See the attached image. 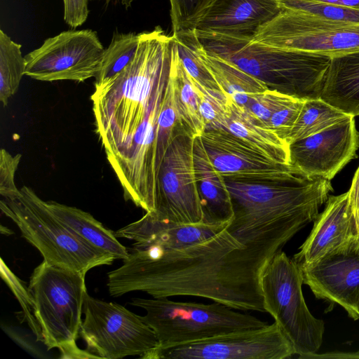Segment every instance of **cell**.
Instances as JSON below:
<instances>
[{"mask_svg": "<svg viewBox=\"0 0 359 359\" xmlns=\"http://www.w3.org/2000/svg\"><path fill=\"white\" fill-rule=\"evenodd\" d=\"M314 295L359 320V240L353 237L316 262L298 266Z\"/></svg>", "mask_w": 359, "mask_h": 359, "instance_id": "15", "label": "cell"}, {"mask_svg": "<svg viewBox=\"0 0 359 359\" xmlns=\"http://www.w3.org/2000/svg\"><path fill=\"white\" fill-rule=\"evenodd\" d=\"M351 210L355 221L358 237L359 236V166L354 175L350 189L348 191Z\"/></svg>", "mask_w": 359, "mask_h": 359, "instance_id": "39", "label": "cell"}, {"mask_svg": "<svg viewBox=\"0 0 359 359\" xmlns=\"http://www.w3.org/2000/svg\"><path fill=\"white\" fill-rule=\"evenodd\" d=\"M294 99L295 97L267 89L254 96L245 109L255 121L265 127L274 113Z\"/></svg>", "mask_w": 359, "mask_h": 359, "instance_id": "35", "label": "cell"}, {"mask_svg": "<svg viewBox=\"0 0 359 359\" xmlns=\"http://www.w3.org/2000/svg\"><path fill=\"white\" fill-rule=\"evenodd\" d=\"M358 240H359V236L358 237Z\"/></svg>", "mask_w": 359, "mask_h": 359, "instance_id": "44", "label": "cell"}, {"mask_svg": "<svg viewBox=\"0 0 359 359\" xmlns=\"http://www.w3.org/2000/svg\"><path fill=\"white\" fill-rule=\"evenodd\" d=\"M359 147L354 117L348 116L317 133L289 144V163L299 176L331 180Z\"/></svg>", "mask_w": 359, "mask_h": 359, "instance_id": "14", "label": "cell"}, {"mask_svg": "<svg viewBox=\"0 0 359 359\" xmlns=\"http://www.w3.org/2000/svg\"><path fill=\"white\" fill-rule=\"evenodd\" d=\"M85 276L79 272L43 261L29 280L34 315L47 350L57 348L62 358H100L79 348L81 315L86 291Z\"/></svg>", "mask_w": 359, "mask_h": 359, "instance_id": "5", "label": "cell"}, {"mask_svg": "<svg viewBox=\"0 0 359 359\" xmlns=\"http://www.w3.org/2000/svg\"><path fill=\"white\" fill-rule=\"evenodd\" d=\"M90 0H63L64 20L72 28L82 25L86 20Z\"/></svg>", "mask_w": 359, "mask_h": 359, "instance_id": "38", "label": "cell"}, {"mask_svg": "<svg viewBox=\"0 0 359 359\" xmlns=\"http://www.w3.org/2000/svg\"><path fill=\"white\" fill-rule=\"evenodd\" d=\"M358 236L348 192L328 196L309 236L292 259L298 266L311 264L353 237Z\"/></svg>", "mask_w": 359, "mask_h": 359, "instance_id": "18", "label": "cell"}, {"mask_svg": "<svg viewBox=\"0 0 359 359\" xmlns=\"http://www.w3.org/2000/svg\"><path fill=\"white\" fill-rule=\"evenodd\" d=\"M173 83L180 127L191 137H199L205 130L199 97L195 82L182 66L178 52L175 60Z\"/></svg>", "mask_w": 359, "mask_h": 359, "instance_id": "25", "label": "cell"}, {"mask_svg": "<svg viewBox=\"0 0 359 359\" xmlns=\"http://www.w3.org/2000/svg\"><path fill=\"white\" fill-rule=\"evenodd\" d=\"M140 34L133 32L114 34L111 43L104 49L95 86H101L114 79L133 61L137 53Z\"/></svg>", "mask_w": 359, "mask_h": 359, "instance_id": "27", "label": "cell"}, {"mask_svg": "<svg viewBox=\"0 0 359 359\" xmlns=\"http://www.w3.org/2000/svg\"><path fill=\"white\" fill-rule=\"evenodd\" d=\"M130 304L146 311V315L140 318L157 338L158 346L156 349L268 325L267 322L253 316L235 311L233 309L215 302L205 304L175 302L168 297H153L133 298Z\"/></svg>", "mask_w": 359, "mask_h": 359, "instance_id": "7", "label": "cell"}, {"mask_svg": "<svg viewBox=\"0 0 359 359\" xmlns=\"http://www.w3.org/2000/svg\"><path fill=\"white\" fill-rule=\"evenodd\" d=\"M104 52L91 29L62 32L25 56V75L41 81L83 82L97 76Z\"/></svg>", "mask_w": 359, "mask_h": 359, "instance_id": "11", "label": "cell"}, {"mask_svg": "<svg viewBox=\"0 0 359 359\" xmlns=\"http://www.w3.org/2000/svg\"><path fill=\"white\" fill-rule=\"evenodd\" d=\"M260 283L265 311L274 318L295 354L305 359L316 353L323 342L325 323L306 306L302 276L295 262L280 251L264 269Z\"/></svg>", "mask_w": 359, "mask_h": 359, "instance_id": "8", "label": "cell"}, {"mask_svg": "<svg viewBox=\"0 0 359 359\" xmlns=\"http://www.w3.org/2000/svg\"><path fill=\"white\" fill-rule=\"evenodd\" d=\"M194 82L199 97L200 112L205 125V130L224 128L229 97L221 90H210L195 81Z\"/></svg>", "mask_w": 359, "mask_h": 359, "instance_id": "31", "label": "cell"}, {"mask_svg": "<svg viewBox=\"0 0 359 359\" xmlns=\"http://www.w3.org/2000/svg\"><path fill=\"white\" fill-rule=\"evenodd\" d=\"M133 61L91 95L96 133L126 200L156 209L157 125L177 45L160 26L139 33Z\"/></svg>", "mask_w": 359, "mask_h": 359, "instance_id": "2", "label": "cell"}, {"mask_svg": "<svg viewBox=\"0 0 359 359\" xmlns=\"http://www.w3.org/2000/svg\"><path fill=\"white\" fill-rule=\"evenodd\" d=\"M304 101L297 98L294 99L274 113L265 127L285 141L298 118Z\"/></svg>", "mask_w": 359, "mask_h": 359, "instance_id": "37", "label": "cell"}, {"mask_svg": "<svg viewBox=\"0 0 359 359\" xmlns=\"http://www.w3.org/2000/svg\"><path fill=\"white\" fill-rule=\"evenodd\" d=\"M228 224H180L146 212L139 220L115 231V235L138 245L174 249L201 242L224 229Z\"/></svg>", "mask_w": 359, "mask_h": 359, "instance_id": "19", "label": "cell"}, {"mask_svg": "<svg viewBox=\"0 0 359 359\" xmlns=\"http://www.w3.org/2000/svg\"><path fill=\"white\" fill-rule=\"evenodd\" d=\"M177 53V48L174 57L172 69L168 81L164 96L162 100L157 125V168L159 171L160 165L165 153L175 135L182 130L180 121L174 96V65ZM183 131V130H182Z\"/></svg>", "mask_w": 359, "mask_h": 359, "instance_id": "30", "label": "cell"}, {"mask_svg": "<svg viewBox=\"0 0 359 359\" xmlns=\"http://www.w3.org/2000/svg\"><path fill=\"white\" fill-rule=\"evenodd\" d=\"M25 59L21 45L14 42L0 30V100L7 105L9 98L18 90L25 75Z\"/></svg>", "mask_w": 359, "mask_h": 359, "instance_id": "28", "label": "cell"}, {"mask_svg": "<svg viewBox=\"0 0 359 359\" xmlns=\"http://www.w3.org/2000/svg\"><path fill=\"white\" fill-rule=\"evenodd\" d=\"M53 215L90 245L111 255L115 259H126L129 251L115 232L106 228L90 213L54 201H46Z\"/></svg>", "mask_w": 359, "mask_h": 359, "instance_id": "22", "label": "cell"}, {"mask_svg": "<svg viewBox=\"0 0 359 359\" xmlns=\"http://www.w3.org/2000/svg\"><path fill=\"white\" fill-rule=\"evenodd\" d=\"M319 359V358H359V351L355 352H331L326 353H313L306 357L305 359Z\"/></svg>", "mask_w": 359, "mask_h": 359, "instance_id": "40", "label": "cell"}, {"mask_svg": "<svg viewBox=\"0 0 359 359\" xmlns=\"http://www.w3.org/2000/svg\"><path fill=\"white\" fill-rule=\"evenodd\" d=\"M323 4L339 5L353 8H359V0H302Z\"/></svg>", "mask_w": 359, "mask_h": 359, "instance_id": "41", "label": "cell"}, {"mask_svg": "<svg viewBox=\"0 0 359 359\" xmlns=\"http://www.w3.org/2000/svg\"><path fill=\"white\" fill-rule=\"evenodd\" d=\"M350 116L330 105L320 97L304 101L298 118L287 135L288 145L317 133Z\"/></svg>", "mask_w": 359, "mask_h": 359, "instance_id": "26", "label": "cell"}, {"mask_svg": "<svg viewBox=\"0 0 359 359\" xmlns=\"http://www.w3.org/2000/svg\"><path fill=\"white\" fill-rule=\"evenodd\" d=\"M194 139L181 130L165 153L158 174L156 209L150 212L158 219L203 223L193 161Z\"/></svg>", "mask_w": 359, "mask_h": 359, "instance_id": "12", "label": "cell"}, {"mask_svg": "<svg viewBox=\"0 0 359 359\" xmlns=\"http://www.w3.org/2000/svg\"><path fill=\"white\" fill-rule=\"evenodd\" d=\"M193 161L203 223L229 224L233 210L224 177L210 161L199 137L194 139Z\"/></svg>", "mask_w": 359, "mask_h": 359, "instance_id": "20", "label": "cell"}, {"mask_svg": "<svg viewBox=\"0 0 359 359\" xmlns=\"http://www.w3.org/2000/svg\"><path fill=\"white\" fill-rule=\"evenodd\" d=\"M1 276L8 285L22 308V320L28 323L30 329L35 335L36 341L43 342L40 326L35 317L34 301L29 287L16 276L1 259Z\"/></svg>", "mask_w": 359, "mask_h": 359, "instance_id": "32", "label": "cell"}, {"mask_svg": "<svg viewBox=\"0 0 359 359\" xmlns=\"http://www.w3.org/2000/svg\"><path fill=\"white\" fill-rule=\"evenodd\" d=\"M233 216L226 227L238 236L258 234L294 219L318 215L332 191L330 180L302 176L276 181L224 177Z\"/></svg>", "mask_w": 359, "mask_h": 359, "instance_id": "3", "label": "cell"}, {"mask_svg": "<svg viewBox=\"0 0 359 359\" xmlns=\"http://www.w3.org/2000/svg\"><path fill=\"white\" fill-rule=\"evenodd\" d=\"M196 33L207 52L233 62L269 89L302 100L320 97L331 57L272 48L248 39Z\"/></svg>", "mask_w": 359, "mask_h": 359, "instance_id": "4", "label": "cell"}, {"mask_svg": "<svg viewBox=\"0 0 359 359\" xmlns=\"http://www.w3.org/2000/svg\"><path fill=\"white\" fill-rule=\"evenodd\" d=\"M20 190L19 197L1 200V210L39 251L43 261L83 275L94 267L114 262L111 255L90 245L60 221L33 189L24 186Z\"/></svg>", "mask_w": 359, "mask_h": 359, "instance_id": "6", "label": "cell"}, {"mask_svg": "<svg viewBox=\"0 0 359 359\" xmlns=\"http://www.w3.org/2000/svg\"><path fill=\"white\" fill-rule=\"evenodd\" d=\"M320 98L349 116H359V52L331 58Z\"/></svg>", "mask_w": 359, "mask_h": 359, "instance_id": "21", "label": "cell"}, {"mask_svg": "<svg viewBox=\"0 0 359 359\" xmlns=\"http://www.w3.org/2000/svg\"><path fill=\"white\" fill-rule=\"evenodd\" d=\"M282 9H290L323 18L359 23V8L302 0H279Z\"/></svg>", "mask_w": 359, "mask_h": 359, "instance_id": "33", "label": "cell"}, {"mask_svg": "<svg viewBox=\"0 0 359 359\" xmlns=\"http://www.w3.org/2000/svg\"><path fill=\"white\" fill-rule=\"evenodd\" d=\"M306 224L292 222L248 243L226 228L179 248L133 243L123 264L108 272L109 292L114 297L133 291L154 298L194 296L236 310L266 312L262 274L274 255Z\"/></svg>", "mask_w": 359, "mask_h": 359, "instance_id": "1", "label": "cell"}, {"mask_svg": "<svg viewBox=\"0 0 359 359\" xmlns=\"http://www.w3.org/2000/svg\"><path fill=\"white\" fill-rule=\"evenodd\" d=\"M292 345L274 322L264 327L231 332L193 343L156 349L147 359H285Z\"/></svg>", "mask_w": 359, "mask_h": 359, "instance_id": "13", "label": "cell"}, {"mask_svg": "<svg viewBox=\"0 0 359 359\" xmlns=\"http://www.w3.org/2000/svg\"><path fill=\"white\" fill-rule=\"evenodd\" d=\"M1 233L6 236H9L13 233V232L6 226L1 224Z\"/></svg>", "mask_w": 359, "mask_h": 359, "instance_id": "42", "label": "cell"}, {"mask_svg": "<svg viewBox=\"0 0 359 359\" xmlns=\"http://www.w3.org/2000/svg\"><path fill=\"white\" fill-rule=\"evenodd\" d=\"M111 0H106L107 2L110 1ZM121 4L127 8L131 6L132 2L134 0H119Z\"/></svg>", "mask_w": 359, "mask_h": 359, "instance_id": "43", "label": "cell"}, {"mask_svg": "<svg viewBox=\"0 0 359 359\" xmlns=\"http://www.w3.org/2000/svg\"><path fill=\"white\" fill-rule=\"evenodd\" d=\"M226 115L223 129L272 159L290 164L288 144L272 130L259 124L244 107L237 104L231 98L229 99Z\"/></svg>", "mask_w": 359, "mask_h": 359, "instance_id": "23", "label": "cell"}, {"mask_svg": "<svg viewBox=\"0 0 359 359\" xmlns=\"http://www.w3.org/2000/svg\"><path fill=\"white\" fill-rule=\"evenodd\" d=\"M200 138L213 166L224 177L276 181L299 176L290 164L272 159L225 129L205 130Z\"/></svg>", "mask_w": 359, "mask_h": 359, "instance_id": "16", "label": "cell"}, {"mask_svg": "<svg viewBox=\"0 0 359 359\" xmlns=\"http://www.w3.org/2000/svg\"><path fill=\"white\" fill-rule=\"evenodd\" d=\"M282 11L279 0H215L196 30L252 39Z\"/></svg>", "mask_w": 359, "mask_h": 359, "instance_id": "17", "label": "cell"}, {"mask_svg": "<svg viewBox=\"0 0 359 359\" xmlns=\"http://www.w3.org/2000/svg\"><path fill=\"white\" fill-rule=\"evenodd\" d=\"M200 53L219 89L237 104L245 108L254 96L269 89L263 82L233 62L207 52L203 46Z\"/></svg>", "mask_w": 359, "mask_h": 359, "instance_id": "24", "label": "cell"}, {"mask_svg": "<svg viewBox=\"0 0 359 359\" xmlns=\"http://www.w3.org/2000/svg\"><path fill=\"white\" fill-rule=\"evenodd\" d=\"M21 157L20 154L13 156L5 149L0 151V194L4 199H14L21 194L14 180Z\"/></svg>", "mask_w": 359, "mask_h": 359, "instance_id": "36", "label": "cell"}, {"mask_svg": "<svg viewBox=\"0 0 359 359\" xmlns=\"http://www.w3.org/2000/svg\"><path fill=\"white\" fill-rule=\"evenodd\" d=\"M172 36L176 42L179 58L189 76L208 89L221 90L203 62L200 53L203 44L196 29L180 31Z\"/></svg>", "mask_w": 359, "mask_h": 359, "instance_id": "29", "label": "cell"}, {"mask_svg": "<svg viewBox=\"0 0 359 359\" xmlns=\"http://www.w3.org/2000/svg\"><path fill=\"white\" fill-rule=\"evenodd\" d=\"M172 34L196 29L199 20L215 0H169Z\"/></svg>", "mask_w": 359, "mask_h": 359, "instance_id": "34", "label": "cell"}, {"mask_svg": "<svg viewBox=\"0 0 359 359\" xmlns=\"http://www.w3.org/2000/svg\"><path fill=\"white\" fill-rule=\"evenodd\" d=\"M251 41L285 50L334 57L359 52V23L282 9Z\"/></svg>", "mask_w": 359, "mask_h": 359, "instance_id": "9", "label": "cell"}, {"mask_svg": "<svg viewBox=\"0 0 359 359\" xmlns=\"http://www.w3.org/2000/svg\"><path fill=\"white\" fill-rule=\"evenodd\" d=\"M80 334L88 351L100 358L129 355L147 358L158 346L154 331L140 316L118 304L94 298L86 292Z\"/></svg>", "mask_w": 359, "mask_h": 359, "instance_id": "10", "label": "cell"}]
</instances>
